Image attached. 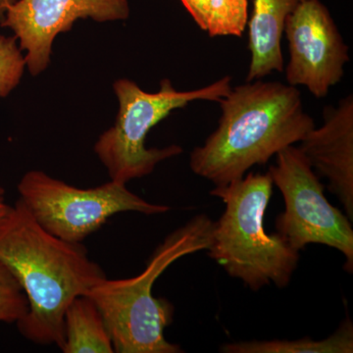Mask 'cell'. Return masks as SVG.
I'll list each match as a JSON object with an SVG mask.
<instances>
[{"label":"cell","instance_id":"cell-8","mask_svg":"<svg viewBox=\"0 0 353 353\" xmlns=\"http://www.w3.org/2000/svg\"><path fill=\"white\" fill-rule=\"evenodd\" d=\"M290 62L285 80L304 85L316 99H324L341 82L350 61L343 41L329 9L320 0H305L285 20Z\"/></svg>","mask_w":353,"mask_h":353},{"label":"cell","instance_id":"cell-11","mask_svg":"<svg viewBox=\"0 0 353 353\" xmlns=\"http://www.w3.org/2000/svg\"><path fill=\"white\" fill-rule=\"evenodd\" d=\"M305 0H254L248 22L252 62L246 82L261 80L274 71L284 72L282 37L285 20Z\"/></svg>","mask_w":353,"mask_h":353},{"label":"cell","instance_id":"cell-1","mask_svg":"<svg viewBox=\"0 0 353 353\" xmlns=\"http://www.w3.org/2000/svg\"><path fill=\"white\" fill-rule=\"evenodd\" d=\"M0 261L12 272L29 303L27 314L16 323L20 333L37 345L60 350L70 303L108 278L82 243L48 233L20 199L0 223Z\"/></svg>","mask_w":353,"mask_h":353},{"label":"cell","instance_id":"cell-15","mask_svg":"<svg viewBox=\"0 0 353 353\" xmlns=\"http://www.w3.org/2000/svg\"><path fill=\"white\" fill-rule=\"evenodd\" d=\"M29 310V303L24 290L7 268L0 261V322L18 323Z\"/></svg>","mask_w":353,"mask_h":353},{"label":"cell","instance_id":"cell-3","mask_svg":"<svg viewBox=\"0 0 353 353\" xmlns=\"http://www.w3.org/2000/svg\"><path fill=\"white\" fill-rule=\"evenodd\" d=\"M213 223L208 215H196L165 239L139 275L119 280L105 278L88 292L108 326L114 352H183L164 336L165 329L173 322L175 308L166 299L153 296L152 288L176 260L208 250Z\"/></svg>","mask_w":353,"mask_h":353},{"label":"cell","instance_id":"cell-9","mask_svg":"<svg viewBox=\"0 0 353 353\" xmlns=\"http://www.w3.org/2000/svg\"><path fill=\"white\" fill-rule=\"evenodd\" d=\"M130 11L129 0H15L0 25L12 31L26 51V67L37 76L50 63L55 38L69 32L77 20H127Z\"/></svg>","mask_w":353,"mask_h":353},{"label":"cell","instance_id":"cell-10","mask_svg":"<svg viewBox=\"0 0 353 353\" xmlns=\"http://www.w3.org/2000/svg\"><path fill=\"white\" fill-rule=\"evenodd\" d=\"M324 122L311 130L299 150L317 173L328 180V189L338 197L348 219L353 220V97L338 106L328 105Z\"/></svg>","mask_w":353,"mask_h":353},{"label":"cell","instance_id":"cell-13","mask_svg":"<svg viewBox=\"0 0 353 353\" xmlns=\"http://www.w3.org/2000/svg\"><path fill=\"white\" fill-rule=\"evenodd\" d=\"M224 353H352L353 325L347 318L334 333L321 341L303 338L297 341H250L225 343Z\"/></svg>","mask_w":353,"mask_h":353},{"label":"cell","instance_id":"cell-18","mask_svg":"<svg viewBox=\"0 0 353 353\" xmlns=\"http://www.w3.org/2000/svg\"><path fill=\"white\" fill-rule=\"evenodd\" d=\"M10 205L6 203V192L0 187V223L6 217L7 212H8Z\"/></svg>","mask_w":353,"mask_h":353},{"label":"cell","instance_id":"cell-2","mask_svg":"<svg viewBox=\"0 0 353 353\" xmlns=\"http://www.w3.org/2000/svg\"><path fill=\"white\" fill-rule=\"evenodd\" d=\"M219 102L217 129L190 158L192 171L215 185L243 178L254 165L266 164L315 128L299 90L283 83L246 82Z\"/></svg>","mask_w":353,"mask_h":353},{"label":"cell","instance_id":"cell-17","mask_svg":"<svg viewBox=\"0 0 353 353\" xmlns=\"http://www.w3.org/2000/svg\"><path fill=\"white\" fill-rule=\"evenodd\" d=\"M181 2L196 21L197 26L205 31L208 0H181Z\"/></svg>","mask_w":353,"mask_h":353},{"label":"cell","instance_id":"cell-19","mask_svg":"<svg viewBox=\"0 0 353 353\" xmlns=\"http://www.w3.org/2000/svg\"><path fill=\"white\" fill-rule=\"evenodd\" d=\"M15 0H0V21L3 19L7 8L13 3Z\"/></svg>","mask_w":353,"mask_h":353},{"label":"cell","instance_id":"cell-4","mask_svg":"<svg viewBox=\"0 0 353 353\" xmlns=\"http://www.w3.org/2000/svg\"><path fill=\"white\" fill-rule=\"evenodd\" d=\"M273 185L269 173H250L210 192L226 208L213 223L209 257L253 292L271 283L280 289L288 287L299 261V252L280 234L265 231Z\"/></svg>","mask_w":353,"mask_h":353},{"label":"cell","instance_id":"cell-5","mask_svg":"<svg viewBox=\"0 0 353 353\" xmlns=\"http://www.w3.org/2000/svg\"><path fill=\"white\" fill-rule=\"evenodd\" d=\"M232 78L224 77L199 90L179 92L168 79L162 80L155 94H150L127 79L114 83L119 111L110 129L99 137L94 152L108 169L111 180L127 183L150 175L160 162L183 152L179 145L146 148L148 132L168 117L172 111L196 101H220L231 87Z\"/></svg>","mask_w":353,"mask_h":353},{"label":"cell","instance_id":"cell-6","mask_svg":"<svg viewBox=\"0 0 353 353\" xmlns=\"http://www.w3.org/2000/svg\"><path fill=\"white\" fill-rule=\"evenodd\" d=\"M18 190L34 220L48 233L70 243H83L117 213L155 215L170 210L132 194L126 183L112 180L92 189H78L34 170L21 179Z\"/></svg>","mask_w":353,"mask_h":353},{"label":"cell","instance_id":"cell-12","mask_svg":"<svg viewBox=\"0 0 353 353\" xmlns=\"http://www.w3.org/2000/svg\"><path fill=\"white\" fill-rule=\"evenodd\" d=\"M64 353H114L112 340L94 301L76 297L64 316Z\"/></svg>","mask_w":353,"mask_h":353},{"label":"cell","instance_id":"cell-7","mask_svg":"<svg viewBox=\"0 0 353 353\" xmlns=\"http://www.w3.org/2000/svg\"><path fill=\"white\" fill-rule=\"evenodd\" d=\"M268 173L285 202L284 212L276 218V233L299 252L309 243L336 248L345 255V271L352 274V221L330 203L324 185L303 152L288 146L276 154V164Z\"/></svg>","mask_w":353,"mask_h":353},{"label":"cell","instance_id":"cell-16","mask_svg":"<svg viewBox=\"0 0 353 353\" xmlns=\"http://www.w3.org/2000/svg\"><path fill=\"white\" fill-rule=\"evenodd\" d=\"M26 68L25 57L15 37L0 34V97H8L19 85Z\"/></svg>","mask_w":353,"mask_h":353},{"label":"cell","instance_id":"cell-14","mask_svg":"<svg viewBox=\"0 0 353 353\" xmlns=\"http://www.w3.org/2000/svg\"><path fill=\"white\" fill-rule=\"evenodd\" d=\"M248 0H208L205 32L210 37H241L248 25Z\"/></svg>","mask_w":353,"mask_h":353}]
</instances>
